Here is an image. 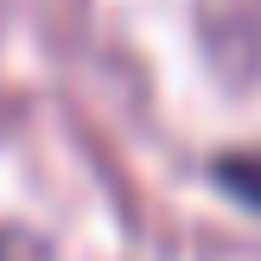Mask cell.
<instances>
[{"mask_svg": "<svg viewBox=\"0 0 261 261\" xmlns=\"http://www.w3.org/2000/svg\"><path fill=\"white\" fill-rule=\"evenodd\" d=\"M217 185H223L229 198H242L249 211H261V147H255V153H229V160H217Z\"/></svg>", "mask_w": 261, "mask_h": 261, "instance_id": "obj_1", "label": "cell"}]
</instances>
